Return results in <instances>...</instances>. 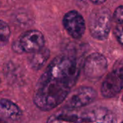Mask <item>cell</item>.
<instances>
[{"mask_svg": "<svg viewBox=\"0 0 123 123\" xmlns=\"http://www.w3.org/2000/svg\"><path fill=\"white\" fill-rule=\"evenodd\" d=\"M76 58L68 55L55 57L38 80L33 102L43 111H50L66 99L79 76Z\"/></svg>", "mask_w": 123, "mask_h": 123, "instance_id": "cell-1", "label": "cell"}, {"mask_svg": "<svg viewBox=\"0 0 123 123\" xmlns=\"http://www.w3.org/2000/svg\"><path fill=\"white\" fill-rule=\"evenodd\" d=\"M112 16L110 10L101 7L93 10L89 19V29L92 36L98 40H106L110 33Z\"/></svg>", "mask_w": 123, "mask_h": 123, "instance_id": "cell-2", "label": "cell"}, {"mask_svg": "<svg viewBox=\"0 0 123 123\" xmlns=\"http://www.w3.org/2000/svg\"><path fill=\"white\" fill-rule=\"evenodd\" d=\"M123 88V59L115 62L101 86V93L105 98H112Z\"/></svg>", "mask_w": 123, "mask_h": 123, "instance_id": "cell-3", "label": "cell"}, {"mask_svg": "<svg viewBox=\"0 0 123 123\" xmlns=\"http://www.w3.org/2000/svg\"><path fill=\"white\" fill-rule=\"evenodd\" d=\"M44 45L45 37L43 33L37 30H30L21 35L13 48L17 53H33L41 50Z\"/></svg>", "mask_w": 123, "mask_h": 123, "instance_id": "cell-4", "label": "cell"}, {"mask_svg": "<svg viewBox=\"0 0 123 123\" xmlns=\"http://www.w3.org/2000/svg\"><path fill=\"white\" fill-rule=\"evenodd\" d=\"M97 97V92L92 87L80 86L70 93V95L66 98L63 108L76 110L92 104L94 102Z\"/></svg>", "mask_w": 123, "mask_h": 123, "instance_id": "cell-5", "label": "cell"}, {"mask_svg": "<svg viewBox=\"0 0 123 123\" xmlns=\"http://www.w3.org/2000/svg\"><path fill=\"white\" fill-rule=\"evenodd\" d=\"M107 67L108 63L106 57L101 53H93L86 58L83 71L88 79L97 80L105 74Z\"/></svg>", "mask_w": 123, "mask_h": 123, "instance_id": "cell-6", "label": "cell"}, {"mask_svg": "<svg viewBox=\"0 0 123 123\" xmlns=\"http://www.w3.org/2000/svg\"><path fill=\"white\" fill-rule=\"evenodd\" d=\"M63 25L68 35L74 39L82 37L86 30V22L83 16L76 10H71L65 14Z\"/></svg>", "mask_w": 123, "mask_h": 123, "instance_id": "cell-7", "label": "cell"}, {"mask_svg": "<svg viewBox=\"0 0 123 123\" xmlns=\"http://www.w3.org/2000/svg\"><path fill=\"white\" fill-rule=\"evenodd\" d=\"M84 123H116L115 115L105 107H95L81 113Z\"/></svg>", "mask_w": 123, "mask_h": 123, "instance_id": "cell-8", "label": "cell"}, {"mask_svg": "<svg viewBox=\"0 0 123 123\" xmlns=\"http://www.w3.org/2000/svg\"><path fill=\"white\" fill-rule=\"evenodd\" d=\"M81 114L75 112V110L63 108L61 111L49 117L46 123H83Z\"/></svg>", "mask_w": 123, "mask_h": 123, "instance_id": "cell-9", "label": "cell"}, {"mask_svg": "<svg viewBox=\"0 0 123 123\" xmlns=\"http://www.w3.org/2000/svg\"><path fill=\"white\" fill-rule=\"evenodd\" d=\"M22 116L20 108L13 102L6 99H0V117L17 120Z\"/></svg>", "mask_w": 123, "mask_h": 123, "instance_id": "cell-10", "label": "cell"}, {"mask_svg": "<svg viewBox=\"0 0 123 123\" xmlns=\"http://www.w3.org/2000/svg\"><path fill=\"white\" fill-rule=\"evenodd\" d=\"M50 57V50L47 48H43L41 50L32 53L29 63L31 68L34 70L40 69L47 62Z\"/></svg>", "mask_w": 123, "mask_h": 123, "instance_id": "cell-11", "label": "cell"}, {"mask_svg": "<svg viewBox=\"0 0 123 123\" xmlns=\"http://www.w3.org/2000/svg\"><path fill=\"white\" fill-rule=\"evenodd\" d=\"M11 35V30L6 22L0 19V46L7 44Z\"/></svg>", "mask_w": 123, "mask_h": 123, "instance_id": "cell-12", "label": "cell"}, {"mask_svg": "<svg viewBox=\"0 0 123 123\" xmlns=\"http://www.w3.org/2000/svg\"><path fill=\"white\" fill-rule=\"evenodd\" d=\"M112 19L117 25H123V6L117 7L112 14Z\"/></svg>", "mask_w": 123, "mask_h": 123, "instance_id": "cell-13", "label": "cell"}, {"mask_svg": "<svg viewBox=\"0 0 123 123\" xmlns=\"http://www.w3.org/2000/svg\"><path fill=\"white\" fill-rule=\"evenodd\" d=\"M114 35L117 40L123 46V25H117L115 27Z\"/></svg>", "mask_w": 123, "mask_h": 123, "instance_id": "cell-14", "label": "cell"}, {"mask_svg": "<svg viewBox=\"0 0 123 123\" xmlns=\"http://www.w3.org/2000/svg\"><path fill=\"white\" fill-rule=\"evenodd\" d=\"M93 4H97V5H100V4H104L107 0H90Z\"/></svg>", "mask_w": 123, "mask_h": 123, "instance_id": "cell-15", "label": "cell"}, {"mask_svg": "<svg viewBox=\"0 0 123 123\" xmlns=\"http://www.w3.org/2000/svg\"><path fill=\"white\" fill-rule=\"evenodd\" d=\"M0 123H7L4 119H2V118H1L0 117Z\"/></svg>", "mask_w": 123, "mask_h": 123, "instance_id": "cell-16", "label": "cell"}, {"mask_svg": "<svg viewBox=\"0 0 123 123\" xmlns=\"http://www.w3.org/2000/svg\"><path fill=\"white\" fill-rule=\"evenodd\" d=\"M122 100H123V97H122Z\"/></svg>", "mask_w": 123, "mask_h": 123, "instance_id": "cell-17", "label": "cell"}, {"mask_svg": "<svg viewBox=\"0 0 123 123\" xmlns=\"http://www.w3.org/2000/svg\"><path fill=\"white\" fill-rule=\"evenodd\" d=\"M0 82H1V79H0Z\"/></svg>", "mask_w": 123, "mask_h": 123, "instance_id": "cell-18", "label": "cell"}, {"mask_svg": "<svg viewBox=\"0 0 123 123\" xmlns=\"http://www.w3.org/2000/svg\"></svg>", "mask_w": 123, "mask_h": 123, "instance_id": "cell-19", "label": "cell"}]
</instances>
